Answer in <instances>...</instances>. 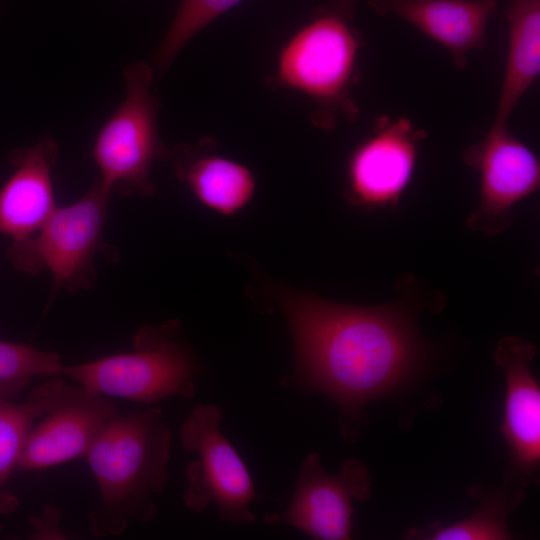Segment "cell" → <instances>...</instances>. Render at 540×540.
I'll return each instance as SVG.
<instances>
[{"label":"cell","instance_id":"obj_11","mask_svg":"<svg viewBox=\"0 0 540 540\" xmlns=\"http://www.w3.org/2000/svg\"><path fill=\"white\" fill-rule=\"evenodd\" d=\"M426 135L406 117H377L372 134L349 158L347 201L367 210L394 205L411 180Z\"/></svg>","mask_w":540,"mask_h":540},{"label":"cell","instance_id":"obj_7","mask_svg":"<svg viewBox=\"0 0 540 540\" xmlns=\"http://www.w3.org/2000/svg\"><path fill=\"white\" fill-rule=\"evenodd\" d=\"M221 409L214 404L193 408L181 425L183 448L197 458L185 471L187 486L182 498L193 512L213 504L221 520L236 525L251 524L256 516L249 509L257 493L241 456L220 429Z\"/></svg>","mask_w":540,"mask_h":540},{"label":"cell","instance_id":"obj_13","mask_svg":"<svg viewBox=\"0 0 540 540\" xmlns=\"http://www.w3.org/2000/svg\"><path fill=\"white\" fill-rule=\"evenodd\" d=\"M378 15L393 14L442 45L458 69L468 66V54L482 49L486 28L498 0H369Z\"/></svg>","mask_w":540,"mask_h":540},{"label":"cell","instance_id":"obj_1","mask_svg":"<svg viewBox=\"0 0 540 540\" xmlns=\"http://www.w3.org/2000/svg\"><path fill=\"white\" fill-rule=\"evenodd\" d=\"M277 294L295 351V369L282 385L334 401L343 440L354 443L367 422L365 407L417 369L420 345L410 317L398 306L342 305L288 289Z\"/></svg>","mask_w":540,"mask_h":540},{"label":"cell","instance_id":"obj_14","mask_svg":"<svg viewBox=\"0 0 540 540\" xmlns=\"http://www.w3.org/2000/svg\"><path fill=\"white\" fill-rule=\"evenodd\" d=\"M58 152L53 140L43 139L10 153L14 170L0 189V234L12 242L36 234L56 209L53 169Z\"/></svg>","mask_w":540,"mask_h":540},{"label":"cell","instance_id":"obj_15","mask_svg":"<svg viewBox=\"0 0 540 540\" xmlns=\"http://www.w3.org/2000/svg\"><path fill=\"white\" fill-rule=\"evenodd\" d=\"M178 179L207 208L233 215L252 199L256 180L244 165L216 152L215 141L202 138L196 144H179L171 150Z\"/></svg>","mask_w":540,"mask_h":540},{"label":"cell","instance_id":"obj_9","mask_svg":"<svg viewBox=\"0 0 540 540\" xmlns=\"http://www.w3.org/2000/svg\"><path fill=\"white\" fill-rule=\"evenodd\" d=\"M371 497L370 474L362 462L347 459L339 473L324 471L319 453L302 460L292 500L286 510L264 516L269 526L288 525L319 540L351 538L352 501Z\"/></svg>","mask_w":540,"mask_h":540},{"label":"cell","instance_id":"obj_10","mask_svg":"<svg viewBox=\"0 0 540 540\" xmlns=\"http://www.w3.org/2000/svg\"><path fill=\"white\" fill-rule=\"evenodd\" d=\"M462 158L480 174L479 204L467 218V228L489 236L503 232L513 222L515 204L539 188L538 158L507 124H492Z\"/></svg>","mask_w":540,"mask_h":540},{"label":"cell","instance_id":"obj_21","mask_svg":"<svg viewBox=\"0 0 540 540\" xmlns=\"http://www.w3.org/2000/svg\"><path fill=\"white\" fill-rule=\"evenodd\" d=\"M60 510L53 504L45 505L41 512L29 519L32 528L30 539L33 540H64L66 534L61 527Z\"/></svg>","mask_w":540,"mask_h":540},{"label":"cell","instance_id":"obj_22","mask_svg":"<svg viewBox=\"0 0 540 540\" xmlns=\"http://www.w3.org/2000/svg\"><path fill=\"white\" fill-rule=\"evenodd\" d=\"M1 529H2V523H1V521H0V530H1Z\"/></svg>","mask_w":540,"mask_h":540},{"label":"cell","instance_id":"obj_20","mask_svg":"<svg viewBox=\"0 0 540 540\" xmlns=\"http://www.w3.org/2000/svg\"><path fill=\"white\" fill-rule=\"evenodd\" d=\"M35 419V412L27 401L0 400V515L12 513L18 506V499L5 486L17 469Z\"/></svg>","mask_w":540,"mask_h":540},{"label":"cell","instance_id":"obj_18","mask_svg":"<svg viewBox=\"0 0 540 540\" xmlns=\"http://www.w3.org/2000/svg\"><path fill=\"white\" fill-rule=\"evenodd\" d=\"M58 354L30 344L0 340V400H11L36 377L61 376Z\"/></svg>","mask_w":540,"mask_h":540},{"label":"cell","instance_id":"obj_12","mask_svg":"<svg viewBox=\"0 0 540 540\" xmlns=\"http://www.w3.org/2000/svg\"><path fill=\"white\" fill-rule=\"evenodd\" d=\"M537 348L515 336L503 337L494 353L506 375L504 418L500 426L510 450L514 474L527 482L540 463V389L531 363Z\"/></svg>","mask_w":540,"mask_h":540},{"label":"cell","instance_id":"obj_8","mask_svg":"<svg viewBox=\"0 0 540 540\" xmlns=\"http://www.w3.org/2000/svg\"><path fill=\"white\" fill-rule=\"evenodd\" d=\"M39 422L32 426L17 471L46 469L85 457L104 425L118 414L109 397L61 376L35 387L26 400Z\"/></svg>","mask_w":540,"mask_h":540},{"label":"cell","instance_id":"obj_6","mask_svg":"<svg viewBox=\"0 0 540 540\" xmlns=\"http://www.w3.org/2000/svg\"><path fill=\"white\" fill-rule=\"evenodd\" d=\"M111 196L97 178L76 202L57 206L36 234L7 248L6 256L15 269L32 276L43 271L51 274L49 304L62 289L73 294L95 285V256L108 250L103 232Z\"/></svg>","mask_w":540,"mask_h":540},{"label":"cell","instance_id":"obj_4","mask_svg":"<svg viewBox=\"0 0 540 540\" xmlns=\"http://www.w3.org/2000/svg\"><path fill=\"white\" fill-rule=\"evenodd\" d=\"M200 373L180 321L171 319L141 327L130 351L64 364L61 377L101 396L153 405L173 395L192 399Z\"/></svg>","mask_w":540,"mask_h":540},{"label":"cell","instance_id":"obj_3","mask_svg":"<svg viewBox=\"0 0 540 540\" xmlns=\"http://www.w3.org/2000/svg\"><path fill=\"white\" fill-rule=\"evenodd\" d=\"M357 0H328L280 48L266 79L273 90H289L312 102L311 123L332 130L353 122L359 108L352 88L360 78L364 45L354 26Z\"/></svg>","mask_w":540,"mask_h":540},{"label":"cell","instance_id":"obj_19","mask_svg":"<svg viewBox=\"0 0 540 540\" xmlns=\"http://www.w3.org/2000/svg\"><path fill=\"white\" fill-rule=\"evenodd\" d=\"M243 0H181L177 12L153 53L161 73L173 63L184 46L204 27Z\"/></svg>","mask_w":540,"mask_h":540},{"label":"cell","instance_id":"obj_5","mask_svg":"<svg viewBox=\"0 0 540 540\" xmlns=\"http://www.w3.org/2000/svg\"><path fill=\"white\" fill-rule=\"evenodd\" d=\"M123 76L125 98L99 131L92 157L98 179L112 194L150 198L156 192L150 179L153 165L171 160L158 131L160 102L151 92L154 70L138 61L128 64Z\"/></svg>","mask_w":540,"mask_h":540},{"label":"cell","instance_id":"obj_2","mask_svg":"<svg viewBox=\"0 0 540 540\" xmlns=\"http://www.w3.org/2000/svg\"><path fill=\"white\" fill-rule=\"evenodd\" d=\"M171 441L157 407L118 413L104 425L85 455L100 495L88 514L94 535L118 536L131 522L146 523L155 516L154 498L167 485Z\"/></svg>","mask_w":540,"mask_h":540},{"label":"cell","instance_id":"obj_17","mask_svg":"<svg viewBox=\"0 0 540 540\" xmlns=\"http://www.w3.org/2000/svg\"><path fill=\"white\" fill-rule=\"evenodd\" d=\"M528 482L508 473L502 486L487 488L480 484L471 487L469 495L480 499L476 512L455 524L442 527L433 523L413 528L407 538L428 540H506L511 534L506 524L508 514L523 499Z\"/></svg>","mask_w":540,"mask_h":540},{"label":"cell","instance_id":"obj_16","mask_svg":"<svg viewBox=\"0 0 540 540\" xmlns=\"http://www.w3.org/2000/svg\"><path fill=\"white\" fill-rule=\"evenodd\" d=\"M509 41L495 118L507 120L540 73V0H510L506 10Z\"/></svg>","mask_w":540,"mask_h":540}]
</instances>
